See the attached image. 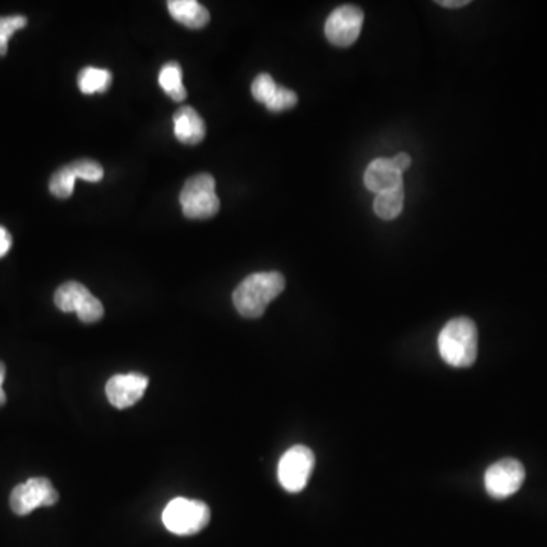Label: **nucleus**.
<instances>
[{
    "label": "nucleus",
    "mask_w": 547,
    "mask_h": 547,
    "mask_svg": "<svg viewBox=\"0 0 547 547\" xmlns=\"http://www.w3.org/2000/svg\"><path fill=\"white\" fill-rule=\"evenodd\" d=\"M5 376H7V367H5L4 362H0V408L7 403V394H5L4 385Z\"/></svg>",
    "instance_id": "obj_24"
},
{
    "label": "nucleus",
    "mask_w": 547,
    "mask_h": 547,
    "mask_svg": "<svg viewBox=\"0 0 547 547\" xmlns=\"http://www.w3.org/2000/svg\"><path fill=\"white\" fill-rule=\"evenodd\" d=\"M525 478L522 462L514 458L500 459L485 472V490L494 499H506L522 488Z\"/></svg>",
    "instance_id": "obj_8"
},
{
    "label": "nucleus",
    "mask_w": 547,
    "mask_h": 547,
    "mask_svg": "<svg viewBox=\"0 0 547 547\" xmlns=\"http://www.w3.org/2000/svg\"><path fill=\"white\" fill-rule=\"evenodd\" d=\"M168 11L174 20L190 29H201L210 22V13L197 0H171Z\"/></svg>",
    "instance_id": "obj_13"
},
{
    "label": "nucleus",
    "mask_w": 547,
    "mask_h": 547,
    "mask_svg": "<svg viewBox=\"0 0 547 547\" xmlns=\"http://www.w3.org/2000/svg\"><path fill=\"white\" fill-rule=\"evenodd\" d=\"M113 75L110 70L99 69V67H84L78 75V87L86 95L93 93H104L110 89Z\"/></svg>",
    "instance_id": "obj_15"
},
{
    "label": "nucleus",
    "mask_w": 547,
    "mask_h": 547,
    "mask_svg": "<svg viewBox=\"0 0 547 547\" xmlns=\"http://www.w3.org/2000/svg\"><path fill=\"white\" fill-rule=\"evenodd\" d=\"M285 277L280 272H256L239 283L233 292V304L245 318H260L266 307L285 291Z\"/></svg>",
    "instance_id": "obj_1"
},
{
    "label": "nucleus",
    "mask_w": 547,
    "mask_h": 547,
    "mask_svg": "<svg viewBox=\"0 0 547 547\" xmlns=\"http://www.w3.org/2000/svg\"><path fill=\"white\" fill-rule=\"evenodd\" d=\"M72 165L73 171H75L76 177L81 178V180L90 181V183H98L104 178V169L99 165L95 160H75V162L70 163Z\"/></svg>",
    "instance_id": "obj_19"
},
{
    "label": "nucleus",
    "mask_w": 547,
    "mask_h": 547,
    "mask_svg": "<svg viewBox=\"0 0 547 547\" xmlns=\"http://www.w3.org/2000/svg\"><path fill=\"white\" fill-rule=\"evenodd\" d=\"M8 51V42L4 38H0V57H4Z\"/></svg>",
    "instance_id": "obj_26"
},
{
    "label": "nucleus",
    "mask_w": 547,
    "mask_h": 547,
    "mask_svg": "<svg viewBox=\"0 0 547 547\" xmlns=\"http://www.w3.org/2000/svg\"><path fill=\"white\" fill-rule=\"evenodd\" d=\"M276 81L272 80V76L268 73H260L254 78L253 84H251V95L257 102L262 104H268L271 101L272 96L277 90Z\"/></svg>",
    "instance_id": "obj_18"
},
{
    "label": "nucleus",
    "mask_w": 547,
    "mask_h": 547,
    "mask_svg": "<svg viewBox=\"0 0 547 547\" xmlns=\"http://www.w3.org/2000/svg\"><path fill=\"white\" fill-rule=\"evenodd\" d=\"M28 25V19L25 16L0 17V38L10 40L14 32L25 28Z\"/></svg>",
    "instance_id": "obj_21"
},
{
    "label": "nucleus",
    "mask_w": 547,
    "mask_h": 547,
    "mask_svg": "<svg viewBox=\"0 0 547 547\" xmlns=\"http://www.w3.org/2000/svg\"><path fill=\"white\" fill-rule=\"evenodd\" d=\"M180 204L184 216L189 219L213 218L221 209L216 195V181L210 174L190 177L180 193Z\"/></svg>",
    "instance_id": "obj_4"
},
{
    "label": "nucleus",
    "mask_w": 547,
    "mask_h": 547,
    "mask_svg": "<svg viewBox=\"0 0 547 547\" xmlns=\"http://www.w3.org/2000/svg\"><path fill=\"white\" fill-rule=\"evenodd\" d=\"M364 25V11L355 5H344L332 11L326 20L324 32L327 40L338 48H348L356 43Z\"/></svg>",
    "instance_id": "obj_9"
},
{
    "label": "nucleus",
    "mask_w": 547,
    "mask_h": 547,
    "mask_svg": "<svg viewBox=\"0 0 547 547\" xmlns=\"http://www.w3.org/2000/svg\"><path fill=\"white\" fill-rule=\"evenodd\" d=\"M298 96L294 90L286 89V87H277L276 93L272 96L271 101L266 104V108L272 113H280V111L291 110L297 105Z\"/></svg>",
    "instance_id": "obj_20"
},
{
    "label": "nucleus",
    "mask_w": 547,
    "mask_h": 547,
    "mask_svg": "<svg viewBox=\"0 0 547 547\" xmlns=\"http://www.w3.org/2000/svg\"><path fill=\"white\" fill-rule=\"evenodd\" d=\"M391 162H393L394 168L403 174L411 166L412 160L406 152H400L394 159H391Z\"/></svg>",
    "instance_id": "obj_23"
},
{
    "label": "nucleus",
    "mask_w": 547,
    "mask_h": 547,
    "mask_svg": "<svg viewBox=\"0 0 547 547\" xmlns=\"http://www.w3.org/2000/svg\"><path fill=\"white\" fill-rule=\"evenodd\" d=\"M60 499L48 478H31L17 485L10 496V506L17 516H28L40 506H54Z\"/></svg>",
    "instance_id": "obj_7"
},
{
    "label": "nucleus",
    "mask_w": 547,
    "mask_h": 547,
    "mask_svg": "<svg viewBox=\"0 0 547 547\" xmlns=\"http://www.w3.org/2000/svg\"><path fill=\"white\" fill-rule=\"evenodd\" d=\"M159 84L166 95L171 96L175 102H183L187 98V90L183 84V70L175 61L166 63L159 73Z\"/></svg>",
    "instance_id": "obj_14"
},
{
    "label": "nucleus",
    "mask_w": 547,
    "mask_h": 547,
    "mask_svg": "<svg viewBox=\"0 0 547 547\" xmlns=\"http://www.w3.org/2000/svg\"><path fill=\"white\" fill-rule=\"evenodd\" d=\"M206 122L195 108L181 107L174 114V134L178 142L198 145L206 137Z\"/></svg>",
    "instance_id": "obj_12"
},
{
    "label": "nucleus",
    "mask_w": 547,
    "mask_h": 547,
    "mask_svg": "<svg viewBox=\"0 0 547 547\" xmlns=\"http://www.w3.org/2000/svg\"><path fill=\"white\" fill-rule=\"evenodd\" d=\"M210 508L206 502L177 497L166 505L163 523L175 535H195L210 523Z\"/></svg>",
    "instance_id": "obj_3"
},
{
    "label": "nucleus",
    "mask_w": 547,
    "mask_h": 547,
    "mask_svg": "<svg viewBox=\"0 0 547 547\" xmlns=\"http://www.w3.org/2000/svg\"><path fill=\"white\" fill-rule=\"evenodd\" d=\"M76 174L73 171L72 165H66L64 168L58 169L54 175H52L51 181H49V190H51L54 197L60 198V200H66L73 193V187H75Z\"/></svg>",
    "instance_id": "obj_17"
},
{
    "label": "nucleus",
    "mask_w": 547,
    "mask_h": 547,
    "mask_svg": "<svg viewBox=\"0 0 547 547\" xmlns=\"http://www.w3.org/2000/svg\"><path fill=\"white\" fill-rule=\"evenodd\" d=\"M55 306L64 312L70 314L75 312L83 323H98L104 317V306L101 301L78 282H67L61 285L55 291Z\"/></svg>",
    "instance_id": "obj_5"
},
{
    "label": "nucleus",
    "mask_w": 547,
    "mask_h": 547,
    "mask_svg": "<svg viewBox=\"0 0 547 547\" xmlns=\"http://www.w3.org/2000/svg\"><path fill=\"white\" fill-rule=\"evenodd\" d=\"M438 350L450 367H472L478 358V327L470 318L449 321L438 336Z\"/></svg>",
    "instance_id": "obj_2"
},
{
    "label": "nucleus",
    "mask_w": 547,
    "mask_h": 547,
    "mask_svg": "<svg viewBox=\"0 0 547 547\" xmlns=\"http://www.w3.org/2000/svg\"><path fill=\"white\" fill-rule=\"evenodd\" d=\"M11 245H13V238H11L10 231L0 225V259L7 256L8 251L11 250Z\"/></svg>",
    "instance_id": "obj_22"
},
{
    "label": "nucleus",
    "mask_w": 547,
    "mask_h": 547,
    "mask_svg": "<svg viewBox=\"0 0 547 547\" xmlns=\"http://www.w3.org/2000/svg\"><path fill=\"white\" fill-rule=\"evenodd\" d=\"M148 383V377L142 373L116 374L105 385V394L114 408H131L142 399Z\"/></svg>",
    "instance_id": "obj_10"
},
{
    "label": "nucleus",
    "mask_w": 547,
    "mask_h": 547,
    "mask_svg": "<svg viewBox=\"0 0 547 547\" xmlns=\"http://www.w3.org/2000/svg\"><path fill=\"white\" fill-rule=\"evenodd\" d=\"M314 467L315 455L309 447L301 446V444L291 447L280 458L279 468H277L280 485L288 493H300L306 488Z\"/></svg>",
    "instance_id": "obj_6"
},
{
    "label": "nucleus",
    "mask_w": 547,
    "mask_h": 547,
    "mask_svg": "<svg viewBox=\"0 0 547 547\" xmlns=\"http://www.w3.org/2000/svg\"><path fill=\"white\" fill-rule=\"evenodd\" d=\"M364 183L371 192L385 193L403 189V174L394 168L389 159H377L368 165L364 174Z\"/></svg>",
    "instance_id": "obj_11"
},
{
    "label": "nucleus",
    "mask_w": 547,
    "mask_h": 547,
    "mask_svg": "<svg viewBox=\"0 0 547 547\" xmlns=\"http://www.w3.org/2000/svg\"><path fill=\"white\" fill-rule=\"evenodd\" d=\"M405 193L403 189L391 190V192L379 193L374 200V213L380 219L391 221L402 213Z\"/></svg>",
    "instance_id": "obj_16"
},
{
    "label": "nucleus",
    "mask_w": 547,
    "mask_h": 547,
    "mask_svg": "<svg viewBox=\"0 0 547 547\" xmlns=\"http://www.w3.org/2000/svg\"><path fill=\"white\" fill-rule=\"evenodd\" d=\"M437 4L444 8H462L470 2L468 0H440Z\"/></svg>",
    "instance_id": "obj_25"
}]
</instances>
